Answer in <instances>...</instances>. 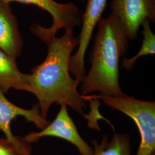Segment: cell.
Masks as SVG:
<instances>
[{
	"mask_svg": "<svg viewBox=\"0 0 155 155\" xmlns=\"http://www.w3.org/2000/svg\"><path fill=\"white\" fill-rule=\"evenodd\" d=\"M0 87L5 93L13 89L28 91L27 74L21 72L16 61L0 49Z\"/></svg>",
	"mask_w": 155,
	"mask_h": 155,
	"instance_id": "obj_10",
	"label": "cell"
},
{
	"mask_svg": "<svg viewBox=\"0 0 155 155\" xmlns=\"http://www.w3.org/2000/svg\"><path fill=\"white\" fill-rule=\"evenodd\" d=\"M86 10L82 15L81 32L78 37V48L70 59L69 69L71 74L80 83L85 77L84 57L90 43L94 29L102 19L107 0H87Z\"/></svg>",
	"mask_w": 155,
	"mask_h": 155,
	"instance_id": "obj_7",
	"label": "cell"
},
{
	"mask_svg": "<svg viewBox=\"0 0 155 155\" xmlns=\"http://www.w3.org/2000/svg\"><path fill=\"white\" fill-rule=\"evenodd\" d=\"M68 28L61 37L54 36L45 43L47 54L45 61L31 69L27 74L28 91L38 100L40 114L47 119L50 107L54 104H65L83 116L90 95H83L77 90L80 82L71 76L69 64L78 39Z\"/></svg>",
	"mask_w": 155,
	"mask_h": 155,
	"instance_id": "obj_1",
	"label": "cell"
},
{
	"mask_svg": "<svg viewBox=\"0 0 155 155\" xmlns=\"http://www.w3.org/2000/svg\"><path fill=\"white\" fill-rule=\"evenodd\" d=\"M110 8L129 40L137 38L144 21H155V0H111Z\"/></svg>",
	"mask_w": 155,
	"mask_h": 155,
	"instance_id": "obj_6",
	"label": "cell"
},
{
	"mask_svg": "<svg viewBox=\"0 0 155 155\" xmlns=\"http://www.w3.org/2000/svg\"><path fill=\"white\" fill-rule=\"evenodd\" d=\"M22 46L23 40L16 20L9 4L0 0V49L16 61Z\"/></svg>",
	"mask_w": 155,
	"mask_h": 155,
	"instance_id": "obj_9",
	"label": "cell"
},
{
	"mask_svg": "<svg viewBox=\"0 0 155 155\" xmlns=\"http://www.w3.org/2000/svg\"></svg>",
	"mask_w": 155,
	"mask_h": 155,
	"instance_id": "obj_16",
	"label": "cell"
},
{
	"mask_svg": "<svg viewBox=\"0 0 155 155\" xmlns=\"http://www.w3.org/2000/svg\"><path fill=\"white\" fill-rule=\"evenodd\" d=\"M93 148L92 155H132L130 137L125 133H114L110 140L104 134L101 141L91 140Z\"/></svg>",
	"mask_w": 155,
	"mask_h": 155,
	"instance_id": "obj_11",
	"label": "cell"
},
{
	"mask_svg": "<svg viewBox=\"0 0 155 155\" xmlns=\"http://www.w3.org/2000/svg\"><path fill=\"white\" fill-rule=\"evenodd\" d=\"M6 4L12 2H18L24 4L37 6L50 13L53 21L51 26L45 28L38 24H33L31 31L38 38L45 43L56 36L61 29H74L81 26L82 15L80 11L73 2L61 4L54 0H1Z\"/></svg>",
	"mask_w": 155,
	"mask_h": 155,
	"instance_id": "obj_4",
	"label": "cell"
},
{
	"mask_svg": "<svg viewBox=\"0 0 155 155\" xmlns=\"http://www.w3.org/2000/svg\"><path fill=\"white\" fill-rule=\"evenodd\" d=\"M94 100H101L106 105L122 112L130 118L138 128L140 142L136 155L155 153V102L138 100L127 95L113 97L105 94L93 95Z\"/></svg>",
	"mask_w": 155,
	"mask_h": 155,
	"instance_id": "obj_3",
	"label": "cell"
},
{
	"mask_svg": "<svg viewBox=\"0 0 155 155\" xmlns=\"http://www.w3.org/2000/svg\"><path fill=\"white\" fill-rule=\"evenodd\" d=\"M153 155H155V154H153Z\"/></svg>",
	"mask_w": 155,
	"mask_h": 155,
	"instance_id": "obj_15",
	"label": "cell"
},
{
	"mask_svg": "<svg viewBox=\"0 0 155 155\" xmlns=\"http://www.w3.org/2000/svg\"><path fill=\"white\" fill-rule=\"evenodd\" d=\"M94 43L90 54L91 67L81 82V94L98 92L113 97H122L120 84V58L127 52L129 39L111 14L97 24Z\"/></svg>",
	"mask_w": 155,
	"mask_h": 155,
	"instance_id": "obj_2",
	"label": "cell"
},
{
	"mask_svg": "<svg viewBox=\"0 0 155 155\" xmlns=\"http://www.w3.org/2000/svg\"><path fill=\"white\" fill-rule=\"evenodd\" d=\"M141 26L143 27L142 34L143 40L140 50L133 57L124 58L121 63L122 67L127 70L132 69L134 63L140 57L148 55H155V35L150 28V20H147L144 21Z\"/></svg>",
	"mask_w": 155,
	"mask_h": 155,
	"instance_id": "obj_12",
	"label": "cell"
},
{
	"mask_svg": "<svg viewBox=\"0 0 155 155\" xmlns=\"http://www.w3.org/2000/svg\"><path fill=\"white\" fill-rule=\"evenodd\" d=\"M0 155H25L6 138L0 139Z\"/></svg>",
	"mask_w": 155,
	"mask_h": 155,
	"instance_id": "obj_13",
	"label": "cell"
},
{
	"mask_svg": "<svg viewBox=\"0 0 155 155\" xmlns=\"http://www.w3.org/2000/svg\"><path fill=\"white\" fill-rule=\"evenodd\" d=\"M55 120L39 132H32L22 139L29 144L37 143L44 137H56L74 145L81 155H92L93 148L82 137L72 118L68 114L67 106L61 104Z\"/></svg>",
	"mask_w": 155,
	"mask_h": 155,
	"instance_id": "obj_8",
	"label": "cell"
},
{
	"mask_svg": "<svg viewBox=\"0 0 155 155\" xmlns=\"http://www.w3.org/2000/svg\"><path fill=\"white\" fill-rule=\"evenodd\" d=\"M80 1H87V0H80Z\"/></svg>",
	"mask_w": 155,
	"mask_h": 155,
	"instance_id": "obj_14",
	"label": "cell"
},
{
	"mask_svg": "<svg viewBox=\"0 0 155 155\" xmlns=\"http://www.w3.org/2000/svg\"><path fill=\"white\" fill-rule=\"evenodd\" d=\"M4 91L0 87V130L5 135V138L25 155H31L32 147L24 139L15 136L11 130V125L17 117H23L28 122H32L37 128L43 129L50 121L40 114L38 104L30 109H26L15 105L6 98Z\"/></svg>",
	"mask_w": 155,
	"mask_h": 155,
	"instance_id": "obj_5",
	"label": "cell"
}]
</instances>
